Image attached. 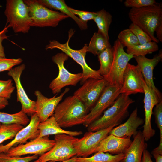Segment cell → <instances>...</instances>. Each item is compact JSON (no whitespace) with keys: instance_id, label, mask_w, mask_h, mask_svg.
<instances>
[{"instance_id":"28","label":"cell","mask_w":162,"mask_h":162,"mask_svg":"<svg viewBox=\"0 0 162 162\" xmlns=\"http://www.w3.org/2000/svg\"><path fill=\"white\" fill-rule=\"evenodd\" d=\"M98 56L100 65L97 71L101 76L105 78L108 74L112 63L113 59L112 47L107 48Z\"/></svg>"},{"instance_id":"18","label":"cell","mask_w":162,"mask_h":162,"mask_svg":"<svg viewBox=\"0 0 162 162\" xmlns=\"http://www.w3.org/2000/svg\"><path fill=\"white\" fill-rule=\"evenodd\" d=\"M69 90V88H66L59 96L56 97L55 95L49 98L44 96L39 90L35 91L34 94L37 98L36 101V113L40 122L44 121L53 115L58 104Z\"/></svg>"},{"instance_id":"39","label":"cell","mask_w":162,"mask_h":162,"mask_svg":"<svg viewBox=\"0 0 162 162\" xmlns=\"http://www.w3.org/2000/svg\"><path fill=\"white\" fill-rule=\"evenodd\" d=\"M70 10L75 15L79 16V19L83 22L87 23L88 21L94 20L97 15L96 12L84 11L70 8Z\"/></svg>"},{"instance_id":"13","label":"cell","mask_w":162,"mask_h":162,"mask_svg":"<svg viewBox=\"0 0 162 162\" xmlns=\"http://www.w3.org/2000/svg\"><path fill=\"white\" fill-rule=\"evenodd\" d=\"M55 140L49 136L38 137L25 144L10 148L6 153L10 156H20L27 154L41 155L49 151L54 146Z\"/></svg>"},{"instance_id":"8","label":"cell","mask_w":162,"mask_h":162,"mask_svg":"<svg viewBox=\"0 0 162 162\" xmlns=\"http://www.w3.org/2000/svg\"><path fill=\"white\" fill-rule=\"evenodd\" d=\"M124 46L118 39L114 42L112 47L113 59L110 71L105 78L109 85L121 86L123 75L129 61L134 56L125 52Z\"/></svg>"},{"instance_id":"31","label":"cell","mask_w":162,"mask_h":162,"mask_svg":"<svg viewBox=\"0 0 162 162\" xmlns=\"http://www.w3.org/2000/svg\"><path fill=\"white\" fill-rule=\"evenodd\" d=\"M23 128V126L18 124H1L0 126V144L7 140L12 139Z\"/></svg>"},{"instance_id":"25","label":"cell","mask_w":162,"mask_h":162,"mask_svg":"<svg viewBox=\"0 0 162 162\" xmlns=\"http://www.w3.org/2000/svg\"><path fill=\"white\" fill-rule=\"evenodd\" d=\"M124 153L112 154L108 152H97L90 157H76L75 162H122Z\"/></svg>"},{"instance_id":"45","label":"cell","mask_w":162,"mask_h":162,"mask_svg":"<svg viewBox=\"0 0 162 162\" xmlns=\"http://www.w3.org/2000/svg\"><path fill=\"white\" fill-rule=\"evenodd\" d=\"M76 157V156H74L71 158L70 159H69V160H65V161H62V162H75ZM48 162H54L52 161H50Z\"/></svg>"},{"instance_id":"41","label":"cell","mask_w":162,"mask_h":162,"mask_svg":"<svg viewBox=\"0 0 162 162\" xmlns=\"http://www.w3.org/2000/svg\"><path fill=\"white\" fill-rule=\"evenodd\" d=\"M154 32H156V38L159 41L162 42V20H161L156 26Z\"/></svg>"},{"instance_id":"37","label":"cell","mask_w":162,"mask_h":162,"mask_svg":"<svg viewBox=\"0 0 162 162\" xmlns=\"http://www.w3.org/2000/svg\"><path fill=\"white\" fill-rule=\"evenodd\" d=\"M154 110L155 122L160 131V141L158 146L162 147V100L155 106Z\"/></svg>"},{"instance_id":"5","label":"cell","mask_w":162,"mask_h":162,"mask_svg":"<svg viewBox=\"0 0 162 162\" xmlns=\"http://www.w3.org/2000/svg\"><path fill=\"white\" fill-rule=\"evenodd\" d=\"M74 32V29H71L68 32V39L64 44H61L56 40L50 41L48 44L46 46V49H57L60 50L80 64L82 70V78L80 81L81 84L90 78L98 79L103 78L104 77L98 73L97 70L90 68L86 63L85 57L87 52V44H85L82 48L79 50H74L70 47L69 41Z\"/></svg>"},{"instance_id":"33","label":"cell","mask_w":162,"mask_h":162,"mask_svg":"<svg viewBox=\"0 0 162 162\" xmlns=\"http://www.w3.org/2000/svg\"><path fill=\"white\" fill-rule=\"evenodd\" d=\"M12 80H0V97L7 100L10 98L15 87L13 86Z\"/></svg>"},{"instance_id":"23","label":"cell","mask_w":162,"mask_h":162,"mask_svg":"<svg viewBox=\"0 0 162 162\" xmlns=\"http://www.w3.org/2000/svg\"><path fill=\"white\" fill-rule=\"evenodd\" d=\"M38 128L40 132L39 137L60 134H66L75 136L82 134L81 131H70L63 129L53 115L44 121L40 122Z\"/></svg>"},{"instance_id":"24","label":"cell","mask_w":162,"mask_h":162,"mask_svg":"<svg viewBox=\"0 0 162 162\" xmlns=\"http://www.w3.org/2000/svg\"><path fill=\"white\" fill-rule=\"evenodd\" d=\"M36 1L39 3L50 9L58 10L60 12L72 18L81 30H85L87 28V24L82 22L70 10V8L66 4L64 0H36Z\"/></svg>"},{"instance_id":"7","label":"cell","mask_w":162,"mask_h":162,"mask_svg":"<svg viewBox=\"0 0 162 162\" xmlns=\"http://www.w3.org/2000/svg\"><path fill=\"white\" fill-rule=\"evenodd\" d=\"M23 1L29 9L32 22L31 27H55L61 21L69 17L62 13L48 8L36 0Z\"/></svg>"},{"instance_id":"26","label":"cell","mask_w":162,"mask_h":162,"mask_svg":"<svg viewBox=\"0 0 162 162\" xmlns=\"http://www.w3.org/2000/svg\"><path fill=\"white\" fill-rule=\"evenodd\" d=\"M109 40L101 33L95 32L91 38L87 47V52L98 55L107 48L111 47Z\"/></svg>"},{"instance_id":"27","label":"cell","mask_w":162,"mask_h":162,"mask_svg":"<svg viewBox=\"0 0 162 162\" xmlns=\"http://www.w3.org/2000/svg\"><path fill=\"white\" fill-rule=\"evenodd\" d=\"M93 20L98 28V32L108 40H109L108 31L112 21V16L108 12L102 9L97 12Z\"/></svg>"},{"instance_id":"21","label":"cell","mask_w":162,"mask_h":162,"mask_svg":"<svg viewBox=\"0 0 162 162\" xmlns=\"http://www.w3.org/2000/svg\"><path fill=\"white\" fill-rule=\"evenodd\" d=\"M144 120L138 116V109L136 108L124 123L114 128L109 134L119 137L130 138L134 136L137 133L139 127L144 124Z\"/></svg>"},{"instance_id":"10","label":"cell","mask_w":162,"mask_h":162,"mask_svg":"<svg viewBox=\"0 0 162 162\" xmlns=\"http://www.w3.org/2000/svg\"><path fill=\"white\" fill-rule=\"evenodd\" d=\"M109 85L104 78L101 79L90 78L74 93L76 96L90 111L95 104L105 88Z\"/></svg>"},{"instance_id":"1","label":"cell","mask_w":162,"mask_h":162,"mask_svg":"<svg viewBox=\"0 0 162 162\" xmlns=\"http://www.w3.org/2000/svg\"><path fill=\"white\" fill-rule=\"evenodd\" d=\"M89 110L74 95L68 96L59 103L53 116L62 128L83 124Z\"/></svg>"},{"instance_id":"15","label":"cell","mask_w":162,"mask_h":162,"mask_svg":"<svg viewBox=\"0 0 162 162\" xmlns=\"http://www.w3.org/2000/svg\"><path fill=\"white\" fill-rule=\"evenodd\" d=\"M139 67L128 63L124 71L120 94L129 96L138 93H144V80Z\"/></svg>"},{"instance_id":"14","label":"cell","mask_w":162,"mask_h":162,"mask_svg":"<svg viewBox=\"0 0 162 162\" xmlns=\"http://www.w3.org/2000/svg\"><path fill=\"white\" fill-rule=\"evenodd\" d=\"M144 97V99L145 118L142 133L145 141H148L155 134V131L152 127L151 119L153 110L157 104L162 100L161 95H160L143 81Z\"/></svg>"},{"instance_id":"9","label":"cell","mask_w":162,"mask_h":162,"mask_svg":"<svg viewBox=\"0 0 162 162\" xmlns=\"http://www.w3.org/2000/svg\"><path fill=\"white\" fill-rule=\"evenodd\" d=\"M69 57L62 52L58 53L52 57V61L57 65L59 70L58 76L49 85V88L53 94L60 93L62 89L65 86H76L82 78V73H71L65 68L64 63L68 59Z\"/></svg>"},{"instance_id":"17","label":"cell","mask_w":162,"mask_h":162,"mask_svg":"<svg viewBox=\"0 0 162 162\" xmlns=\"http://www.w3.org/2000/svg\"><path fill=\"white\" fill-rule=\"evenodd\" d=\"M40 122L36 113L32 115L29 123L16 134L12 140L6 145H0V153H6L12 147L23 144L28 140H32L38 137L40 132L38 126Z\"/></svg>"},{"instance_id":"35","label":"cell","mask_w":162,"mask_h":162,"mask_svg":"<svg viewBox=\"0 0 162 162\" xmlns=\"http://www.w3.org/2000/svg\"><path fill=\"white\" fill-rule=\"evenodd\" d=\"M129 28L137 37L140 44L152 41L148 35L136 24L132 23L130 25Z\"/></svg>"},{"instance_id":"3","label":"cell","mask_w":162,"mask_h":162,"mask_svg":"<svg viewBox=\"0 0 162 162\" xmlns=\"http://www.w3.org/2000/svg\"><path fill=\"white\" fill-rule=\"evenodd\" d=\"M128 16L132 23L147 34L152 40L157 43L159 42L154 36V30L162 20L161 4L156 2L153 5L141 8H131Z\"/></svg>"},{"instance_id":"12","label":"cell","mask_w":162,"mask_h":162,"mask_svg":"<svg viewBox=\"0 0 162 162\" xmlns=\"http://www.w3.org/2000/svg\"><path fill=\"white\" fill-rule=\"evenodd\" d=\"M116 126H112L95 131L86 132L82 137L78 138L74 143L76 156L87 157L94 153L100 141L108 135L110 131Z\"/></svg>"},{"instance_id":"30","label":"cell","mask_w":162,"mask_h":162,"mask_svg":"<svg viewBox=\"0 0 162 162\" xmlns=\"http://www.w3.org/2000/svg\"><path fill=\"white\" fill-rule=\"evenodd\" d=\"M159 47L157 43L150 41L138 45L133 46L127 48V53L134 56H146L157 51Z\"/></svg>"},{"instance_id":"20","label":"cell","mask_w":162,"mask_h":162,"mask_svg":"<svg viewBox=\"0 0 162 162\" xmlns=\"http://www.w3.org/2000/svg\"><path fill=\"white\" fill-rule=\"evenodd\" d=\"M132 142L130 138L109 134L100 141L94 153L101 152H108L112 154L124 153Z\"/></svg>"},{"instance_id":"19","label":"cell","mask_w":162,"mask_h":162,"mask_svg":"<svg viewBox=\"0 0 162 162\" xmlns=\"http://www.w3.org/2000/svg\"><path fill=\"white\" fill-rule=\"evenodd\" d=\"M137 65L139 68L145 82L147 85L158 94L161 95L155 86L153 79V71L155 66L162 58V52L153 58L149 59L145 56H134Z\"/></svg>"},{"instance_id":"44","label":"cell","mask_w":162,"mask_h":162,"mask_svg":"<svg viewBox=\"0 0 162 162\" xmlns=\"http://www.w3.org/2000/svg\"><path fill=\"white\" fill-rule=\"evenodd\" d=\"M152 154L155 160V162H162V155L156 153Z\"/></svg>"},{"instance_id":"46","label":"cell","mask_w":162,"mask_h":162,"mask_svg":"<svg viewBox=\"0 0 162 162\" xmlns=\"http://www.w3.org/2000/svg\"><path fill=\"white\" fill-rule=\"evenodd\" d=\"M1 124H0V126H1Z\"/></svg>"},{"instance_id":"43","label":"cell","mask_w":162,"mask_h":162,"mask_svg":"<svg viewBox=\"0 0 162 162\" xmlns=\"http://www.w3.org/2000/svg\"><path fill=\"white\" fill-rule=\"evenodd\" d=\"M9 104L8 100L0 97V110L4 108Z\"/></svg>"},{"instance_id":"11","label":"cell","mask_w":162,"mask_h":162,"mask_svg":"<svg viewBox=\"0 0 162 162\" xmlns=\"http://www.w3.org/2000/svg\"><path fill=\"white\" fill-rule=\"evenodd\" d=\"M121 86L108 85L97 102L87 115L83 124L86 127L99 118L110 107L120 95Z\"/></svg>"},{"instance_id":"32","label":"cell","mask_w":162,"mask_h":162,"mask_svg":"<svg viewBox=\"0 0 162 162\" xmlns=\"http://www.w3.org/2000/svg\"><path fill=\"white\" fill-rule=\"evenodd\" d=\"M118 39L124 47L127 48L140 44L137 37L129 28L121 31Z\"/></svg>"},{"instance_id":"22","label":"cell","mask_w":162,"mask_h":162,"mask_svg":"<svg viewBox=\"0 0 162 162\" xmlns=\"http://www.w3.org/2000/svg\"><path fill=\"white\" fill-rule=\"evenodd\" d=\"M134 140L124 152L122 162H142L144 151L147 147L142 132L138 131Z\"/></svg>"},{"instance_id":"42","label":"cell","mask_w":162,"mask_h":162,"mask_svg":"<svg viewBox=\"0 0 162 162\" xmlns=\"http://www.w3.org/2000/svg\"><path fill=\"white\" fill-rule=\"evenodd\" d=\"M142 159V162H153L150 154L146 149L143 151Z\"/></svg>"},{"instance_id":"38","label":"cell","mask_w":162,"mask_h":162,"mask_svg":"<svg viewBox=\"0 0 162 162\" xmlns=\"http://www.w3.org/2000/svg\"><path fill=\"white\" fill-rule=\"evenodd\" d=\"M156 3L154 0H126L124 4L127 7L139 8L153 5Z\"/></svg>"},{"instance_id":"40","label":"cell","mask_w":162,"mask_h":162,"mask_svg":"<svg viewBox=\"0 0 162 162\" xmlns=\"http://www.w3.org/2000/svg\"><path fill=\"white\" fill-rule=\"evenodd\" d=\"M8 28L6 26L2 31L0 32V57H5L4 48L2 45V41L8 37L6 35Z\"/></svg>"},{"instance_id":"4","label":"cell","mask_w":162,"mask_h":162,"mask_svg":"<svg viewBox=\"0 0 162 162\" xmlns=\"http://www.w3.org/2000/svg\"><path fill=\"white\" fill-rule=\"evenodd\" d=\"M4 14L8 28L15 33H27L31 27L29 10L22 0H7Z\"/></svg>"},{"instance_id":"29","label":"cell","mask_w":162,"mask_h":162,"mask_svg":"<svg viewBox=\"0 0 162 162\" xmlns=\"http://www.w3.org/2000/svg\"><path fill=\"white\" fill-rule=\"evenodd\" d=\"M30 120L22 110L14 114L0 111V122L2 124H18L23 126L27 125Z\"/></svg>"},{"instance_id":"6","label":"cell","mask_w":162,"mask_h":162,"mask_svg":"<svg viewBox=\"0 0 162 162\" xmlns=\"http://www.w3.org/2000/svg\"><path fill=\"white\" fill-rule=\"evenodd\" d=\"M54 138L53 147L34 162H62L76 156L74 143L78 138L66 134L56 135Z\"/></svg>"},{"instance_id":"16","label":"cell","mask_w":162,"mask_h":162,"mask_svg":"<svg viewBox=\"0 0 162 162\" xmlns=\"http://www.w3.org/2000/svg\"><path fill=\"white\" fill-rule=\"evenodd\" d=\"M26 68L22 64L9 70L8 74L12 77L15 83L17 91V101L22 105V110L27 115L31 116L36 113V101L30 99L28 96L20 80L21 75Z\"/></svg>"},{"instance_id":"2","label":"cell","mask_w":162,"mask_h":162,"mask_svg":"<svg viewBox=\"0 0 162 162\" xmlns=\"http://www.w3.org/2000/svg\"><path fill=\"white\" fill-rule=\"evenodd\" d=\"M134 102L129 96L120 94L103 115L88 126V131H95L118 125L128 116L129 107Z\"/></svg>"},{"instance_id":"34","label":"cell","mask_w":162,"mask_h":162,"mask_svg":"<svg viewBox=\"0 0 162 162\" xmlns=\"http://www.w3.org/2000/svg\"><path fill=\"white\" fill-rule=\"evenodd\" d=\"M38 155H33L25 157L20 156H10L6 153H0V162H29L32 160H36Z\"/></svg>"},{"instance_id":"36","label":"cell","mask_w":162,"mask_h":162,"mask_svg":"<svg viewBox=\"0 0 162 162\" xmlns=\"http://www.w3.org/2000/svg\"><path fill=\"white\" fill-rule=\"evenodd\" d=\"M23 60L21 58H7L0 57V72L9 71L13 67L21 64Z\"/></svg>"}]
</instances>
